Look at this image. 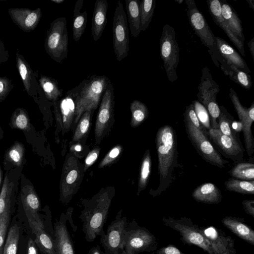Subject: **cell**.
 Returning a JSON list of instances; mask_svg holds the SVG:
<instances>
[{"label": "cell", "mask_w": 254, "mask_h": 254, "mask_svg": "<svg viewBox=\"0 0 254 254\" xmlns=\"http://www.w3.org/2000/svg\"><path fill=\"white\" fill-rule=\"evenodd\" d=\"M176 2L181 4L183 2V0H175Z\"/></svg>", "instance_id": "cell-61"}, {"label": "cell", "mask_w": 254, "mask_h": 254, "mask_svg": "<svg viewBox=\"0 0 254 254\" xmlns=\"http://www.w3.org/2000/svg\"><path fill=\"white\" fill-rule=\"evenodd\" d=\"M221 14L232 32L240 41L245 40L242 22L234 8L224 0H219Z\"/></svg>", "instance_id": "cell-26"}, {"label": "cell", "mask_w": 254, "mask_h": 254, "mask_svg": "<svg viewBox=\"0 0 254 254\" xmlns=\"http://www.w3.org/2000/svg\"><path fill=\"white\" fill-rule=\"evenodd\" d=\"M130 109L131 113V126L132 127L140 125L148 116L147 107L139 100H133L130 104Z\"/></svg>", "instance_id": "cell-39"}, {"label": "cell", "mask_w": 254, "mask_h": 254, "mask_svg": "<svg viewBox=\"0 0 254 254\" xmlns=\"http://www.w3.org/2000/svg\"><path fill=\"white\" fill-rule=\"evenodd\" d=\"M83 0H78L73 10L72 24V36L75 41H78L84 33L87 21V12L86 10L81 12L83 4Z\"/></svg>", "instance_id": "cell-34"}, {"label": "cell", "mask_w": 254, "mask_h": 254, "mask_svg": "<svg viewBox=\"0 0 254 254\" xmlns=\"http://www.w3.org/2000/svg\"><path fill=\"white\" fill-rule=\"evenodd\" d=\"M206 134L225 157L236 163L243 161L245 149L242 144L224 135L218 128H211Z\"/></svg>", "instance_id": "cell-15"}, {"label": "cell", "mask_w": 254, "mask_h": 254, "mask_svg": "<svg viewBox=\"0 0 254 254\" xmlns=\"http://www.w3.org/2000/svg\"><path fill=\"white\" fill-rule=\"evenodd\" d=\"M229 96L241 124L245 149L248 155L250 157L254 153V137L251 128L254 122V101L252 102L250 107H244L232 88L230 89Z\"/></svg>", "instance_id": "cell-14"}, {"label": "cell", "mask_w": 254, "mask_h": 254, "mask_svg": "<svg viewBox=\"0 0 254 254\" xmlns=\"http://www.w3.org/2000/svg\"><path fill=\"white\" fill-rule=\"evenodd\" d=\"M248 46L249 48L251 56L254 60V37H253L248 43Z\"/></svg>", "instance_id": "cell-55"}, {"label": "cell", "mask_w": 254, "mask_h": 254, "mask_svg": "<svg viewBox=\"0 0 254 254\" xmlns=\"http://www.w3.org/2000/svg\"><path fill=\"white\" fill-rule=\"evenodd\" d=\"M39 83L48 100L54 103L62 97L63 90L60 88L56 79L41 74Z\"/></svg>", "instance_id": "cell-35"}, {"label": "cell", "mask_w": 254, "mask_h": 254, "mask_svg": "<svg viewBox=\"0 0 254 254\" xmlns=\"http://www.w3.org/2000/svg\"><path fill=\"white\" fill-rule=\"evenodd\" d=\"M184 123L188 137L201 158L212 165L220 169L225 168L229 162L217 151L205 132L185 118Z\"/></svg>", "instance_id": "cell-6"}, {"label": "cell", "mask_w": 254, "mask_h": 254, "mask_svg": "<svg viewBox=\"0 0 254 254\" xmlns=\"http://www.w3.org/2000/svg\"><path fill=\"white\" fill-rule=\"evenodd\" d=\"M88 254H105L104 251L102 250L101 246L97 245L91 248Z\"/></svg>", "instance_id": "cell-54"}, {"label": "cell", "mask_w": 254, "mask_h": 254, "mask_svg": "<svg viewBox=\"0 0 254 254\" xmlns=\"http://www.w3.org/2000/svg\"><path fill=\"white\" fill-rule=\"evenodd\" d=\"M4 136V132L0 125V139H2Z\"/></svg>", "instance_id": "cell-59"}, {"label": "cell", "mask_w": 254, "mask_h": 254, "mask_svg": "<svg viewBox=\"0 0 254 254\" xmlns=\"http://www.w3.org/2000/svg\"><path fill=\"white\" fill-rule=\"evenodd\" d=\"M54 104L58 120L61 121L64 129H69L75 117V104L71 90H68L64 97Z\"/></svg>", "instance_id": "cell-19"}, {"label": "cell", "mask_w": 254, "mask_h": 254, "mask_svg": "<svg viewBox=\"0 0 254 254\" xmlns=\"http://www.w3.org/2000/svg\"><path fill=\"white\" fill-rule=\"evenodd\" d=\"M30 227L35 235V243L41 251L45 254H56L55 236L52 237L47 233L45 227L36 225Z\"/></svg>", "instance_id": "cell-33"}, {"label": "cell", "mask_w": 254, "mask_h": 254, "mask_svg": "<svg viewBox=\"0 0 254 254\" xmlns=\"http://www.w3.org/2000/svg\"><path fill=\"white\" fill-rule=\"evenodd\" d=\"M246 1L248 2L250 7L253 10H254V0H247Z\"/></svg>", "instance_id": "cell-57"}, {"label": "cell", "mask_w": 254, "mask_h": 254, "mask_svg": "<svg viewBox=\"0 0 254 254\" xmlns=\"http://www.w3.org/2000/svg\"><path fill=\"white\" fill-rule=\"evenodd\" d=\"M81 147L79 145H77L75 147V149L76 151H79L80 150Z\"/></svg>", "instance_id": "cell-60"}, {"label": "cell", "mask_w": 254, "mask_h": 254, "mask_svg": "<svg viewBox=\"0 0 254 254\" xmlns=\"http://www.w3.org/2000/svg\"><path fill=\"white\" fill-rule=\"evenodd\" d=\"M65 166L62 176L61 189V196L64 200L73 194V189L80 177V171L74 158H70Z\"/></svg>", "instance_id": "cell-21"}, {"label": "cell", "mask_w": 254, "mask_h": 254, "mask_svg": "<svg viewBox=\"0 0 254 254\" xmlns=\"http://www.w3.org/2000/svg\"><path fill=\"white\" fill-rule=\"evenodd\" d=\"M163 221L166 225L178 232L186 243L198 247L208 254H214L200 228L193 224L190 219L170 217L164 219Z\"/></svg>", "instance_id": "cell-11"}, {"label": "cell", "mask_w": 254, "mask_h": 254, "mask_svg": "<svg viewBox=\"0 0 254 254\" xmlns=\"http://www.w3.org/2000/svg\"><path fill=\"white\" fill-rule=\"evenodd\" d=\"M125 5L130 33L133 37H137L141 32L140 1L125 0Z\"/></svg>", "instance_id": "cell-32"}, {"label": "cell", "mask_w": 254, "mask_h": 254, "mask_svg": "<svg viewBox=\"0 0 254 254\" xmlns=\"http://www.w3.org/2000/svg\"><path fill=\"white\" fill-rule=\"evenodd\" d=\"M66 221V218L64 216L55 223L54 232L56 254H75Z\"/></svg>", "instance_id": "cell-20"}, {"label": "cell", "mask_w": 254, "mask_h": 254, "mask_svg": "<svg viewBox=\"0 0 254 254\" xmlns=\"http://www.w3.org/2000/svg\"><path fill=\"white\" fill-rule=\"evenodd\" d=\"M156 254H186L173 246H168L160 249Z\"/></svg>", "instance_id": "cell-50"}, {"label": "cell", "mask_w": 254, "mask_h": 254, "mask_svg": "<svg viewBox=\"0 0 254 254\" xmlns=\"http://www.w3.org/2000/svg\"><path fill=\"white\" fill-rule=\"evenodd\" d=\"M198 90V101L205 108L209 115L211 127L218 129L217 119L220 110L217 103L216 97L220 88L219 85L213 79L210 69L207 67H203L202 69V75Z\"/></svg>", "instance_id": "cell-8"}, {"label": "cell", "mask_w": 254, "mask_h": 254, "mask_svg": "<svg viewBox=\"0 0 254 254\" xmlns=\"http://www.w3.org/2000/svg\"><path fill=\"white\" fill-rule=\"evenodd\" d=\"M2 181H3L2 171L1 169V166L0 165V192L2 185Z\"/></svg>", "instance_id": "cell-56"}, {"label": "cell", "mask_w": 254, "mask_h": 254, "mask_svg": "<svg viewBox=\"0 0 254 254\" xmlns=\"http://www.w3.org/2000/svg\"><path fill=\"white\" fill-rule=\"evenodd\" d=\"M156 0L140 1L141 31H144L150 23L154 13Z\"/></svg>", "instance_id": "cell-40"}, {"label": "cell", "mask_w": 254, "mask_h": 254, "mask_svg": "<svg viewBox=\"0 0 254 254\" xmlns=\"http://www.w3.org/2000/svg\"><path fill=\"white\" fill-rule=\"evenodd\" d=\"M214 254H236L234 241L213 226L200 228Z\"/></svg>", "instance_id": "cell-17"}, {"label": "cell", "mask_w": 254, "mask_h": 254, "mask_svg": "<svg viewBox=\"0 0 254 254\" xmlns=\"http://www.w3.org/2000/svg\"><path fill=\"white\" fill-rule=\"evenodd\" d=\"M13 87L12 80L6 76H0V102L7 97Z\"/></svg>", "instance_id": "cell-46"}, {"label": "cell", "mask_w": 254, "mask_h": 254, "mask_svg": "<svg viewBox=\"0 0 254 254\" xmlns=\"http://www.w3.org/2000/svg\"><path fill=\"white\" fill-rule=\"evenodd\" d=\"M12 210L6 211L0 218V254H2L6 234Z\"/></svg>", "instance_id": "cell-45"}, {"label": "cell", "mask_w": 254, "mask_h": 254, "mask_svg": "<svg viewBox=\"0 0 254 254\" xmlns=\"http://www.w3.org/2000/svg\"><path fill=\"white\" fill-rule=\"evenodd\" d=\"M215 39L219 54L226 63L234 65L248 74L251 72L247 63L235 49L220 37L215 36Z\"/></svg>", "instance_id": "cell-24"}, {"label": "cell", "mask_w": 254, "mask_h": 254, "mask_svg": "<svg viewBox=\"0 0 254 254\" xmlns=\"http://www.w3.org/2000/svg\"><path fill=\"white\" fill-rule=\"evenodd\" d=\"M18 200L20 204L29 226L45 227L40 216V198L32 182L22 173L19 181Z\"/></svg>", "instance_id": "cell-9"}, {"label": "cell", "mask_w": 254, "mask_h": 254, "mask_svg": "<svg viewBox=\"0 0 254 254\" xmlns=\"http://www.w3.org/2000/svg\"><path fill=\"white\" fill-rule=\"evenodd\" d=\"M220 113L217 119L218 129L220 131L240 144L239 133L235 130L234 125L235 120L234 117L227 111L224 106H220Z\"/></svg>", "instance_id": "cell-31"}, {"label": "cell", "mask_w": 254, "mask_h": 254, "mask_svg": "<svg viewBox=\"0 0 254 254\" xmlns=\"http://www.w3.org/2000/svg\"><path fill=\"white\" fill-rule=\"evenodd\" d=\"M198 121L205 133L211 128L209 115L205 108L198 101L191 103Z\"/></svg>", "instance_id": "cell-43"}, {"label": "cell", "mask_w": 254, "mask_h": 254, "mask_svg": "<svg viewBox=\"0 0 254 254\" xmlns=\"http://www.w3.org/2000/svg\"><path fill=\"white\" fill-rule=\"evenodd\" d=\"M122 254V253H121V254Z\"/></svg>", "instance_id": "cell-62"}, {"label": "cell", "mask_w": 254, "mask_h": 254, "mask_svg": "<svg viewBox=\"0 0 254 254\" xmlns=\"http://www.w3.org/2000/svg\"><path fill=\"white\" fill-rule=\"evenodd\" d=\"M9 57L8 52L5 49L4 45L0 38V64L7 62Z\"/></svg>", "instance_id": "cell-52"}, {"label": "cell", "mask_w": 254, "mask_h": 254, "mask_svg": "<svg viewBox=\"0 0 254 254\" xmlns=\"http://www.w3.org/2000/svg\"><path fill=\"white\" fill-rule=\"evenodd\" d=\"M233 178L241 180L254 181V164L249 162H239L229 171Z\"/></svg>", "instance_id": "cell-37"}, {"label": "cell", "mask_w": 254, "mask_h": 254, "mask_svg": "<svg viewBox=\"0 0 254 254\" xmlns=\"http://www.w3.org/2000/svg\"><path fill=\"white\" fill-rule=\"evenodd\" d=\"M191 196L196 201L207 204H217L222 199L220 190L211 183H203L196 187Z\"/></svg>", "instance_id": "cell-28"}, {"label": "cell", "mask_w": 254, "mask_h": 254, "mask_svg": "<svg viewBox=\"0 0 254 254\" xmlns=\"http://www.w3.org/2000/svg\"><path fill=\"white\" fill-rule=\"evenodd\" d=\"M183 115L184 118L188 119L195 127L201 129L203 130V129L201 126L197 118L195 112L194 111L193 105L192 103L190 104L189 106L186 107Z\"/></svg>", "instance_id": "cell-48"}, {"label": "cell", "mask_w": 254, "mask_h": 254, "mask_svg": "<svg viewBox=\"0 0 254 254\" xmlns=\"http://www.w3.org/2000/svg\"><path fill=\"white\" fill-rule=\"evenodd\" d=\"M108 4L107 0H96L91 23V31L94 41L101 37L107 24Z\"/></svg>", "instance_id": "cell-25"}, {"label": "cell", "mask_w": 254, "mask_h": 254, "mask_svg": "<svg viewBox=\"0 0 254 254\" xmlns=\"http://www.w3.org/2000/svg\"><path fill=\"white\" fill-rule=\"evenodd\" d=\"M155 142L159 183L157 189L151 191L154 196L160 195L172 185L175 180V170L179 166L177 134L173 127L166 125L159 128Z\"/></svg>", "instance_id": "cell-1"}, {"label": "cell", "mask_w": 254, "mask_h": 254, "mask_svg": "<svg viewBox=\"0 0 254 254\" xmlns=\"http://www.w3.org/2000/svg\"><path fill=\"white\" fill-rule=\"evenodd\" d=\"M219 67L230 80L234 81L246 89H250L252 86L251 76L242 71L236 66L228 64L221 57L218 61Z\"/></svg>", "instance_id": "cell-29"}, {"label": "cell", "mask_w": 254, "mask_h": 254, "mask_svg": "<svg viewBox=\"0 0 254 254\" xmlns=\"http://www.w3.org/2000/svg\"><path fill=\"white\" fill-rule=\"evenodd\" d=\"M114 97V87L110 81L103 94L96 116L95 135L97 142L101 139L113 115Z\"/></svg>", "instance_id": "cell-16"}, {"label": "cell", "mask_w": 254, "mask_h": 254, "mask_svg": "<svg viewBox=\"0 0 254 254\" xmlns=\"http://www.w3.org/2000/svg\"><path fill=\"white\" fill-rule=\"evenodd\" d=\"M132 222L127 224L122 245L123 254H138L148 250L154 238L147 230Z\"/></svg>", "instance_id": "cell-13"}, {"label": "cell", "mask_w": 254, "mask_h": 254, "mask_svg": "<svg viewBox=\"0 0 254 254\" xmlns=\"http://www.w3.org/2000/svg\"><path fill=\"white\" fill-rule=\"evenodd\" d=\"M19 238V227L14 224L8 230L2 254H17Z\"/></svg>", "instance_id": "cell-42"}, {"label": "cell", "mask_w": 254, "mask_h": 254, "mask_svg": "<svg viewBox=\"0 0 254 254\" xmlns=\"http://www.w3.org/2000/svg\"><path fill=\"white\" fill-rule=\"evenodd\" d=\"M111 201L109 194L105 192L85 205L79 218L82 222V231L87 242H93L104 231L103 226L107 219Z\"/></svg>", "instance_id": "cell-3"}, {"label": "cell", "mask_w": 254, "mask_h": 254, "mask_svg": "<svg viewBox=\"0 0 254 254\" xmlns=\"http://www.w3.org/2000/svg\"><path fill=\"white\" fill-rule=\"evenodd\" d=\"M207 3L209 14L214 22L224 31L241 54L245 56L244 43L235 37L222 17L219 0H207Z\"/></svg>", "instance_id": "cell-22"}, {"label": "cell", "mask_w": 254, "mask_h": 254, "mask_svg": "<svg viewBox=\"0 0 254 254\" xmlns=\"http://www.w3.org/2000/svg\"><path fill=\"white\" fill-rule=\"evenodd\" d=\"M152 161L149 150H146L142 160L139 181L138 194L146 187L151 171Z\"/></svg>", "instance_id": "cell-41"}, {"label": "cell", "mask_w": 254, "mask_h": 254, "mask_svg": "<svg viewBox=\"0 0 254 254\" xmlns=\"http://www.w3.org/2000/svg\"><path fill=\"white\" fill-rule=\"evenodd\" d=\"M52 2H53L56 4H61L64 1V0H51Z\"/></svg>", "instance_id": "cell-58"}, {"label": "cell", "mask_w": 254, "mask_h": 254, "mask_svg": "<svg viewBox=\"0 0 254 254\" xmlns=\"http://www.w3.org/2000/svg\"><path fill=\"white\" fill-rule=\"evenodd\" d=\"M160 53L169 80L173 82L178 76L177 68L179 63V47L175 29L166 24L163 27L159 42Z\"/></svg>", "instance_id": "cell-7"}, {"label": "cell", "mask_w": 254, "mask_h": 254, "mask_svg": "<svg viewBox=\"0 0 254 254\" xmlns=\"http://www.w3.org/2000/svg\"><path fill=\"white\" fill-rule=\"evenodd\" d=\"M10 127L23 131H29L31 129V124L27 111L18 107L13 112L9 123Z\"/></svg>", "instance_id": "cell-36"}, {"label": "cell", "mask_w": 254, "mask_h": 254, "mask_svg": "<svg viewBox=\"0 0 254 254\" xmlns=\"http://www.w3.org/2000/svg\"><path fill=\"white\" fill-rule=\"evenodd\" d=\"M226 190L245 194H254V181H248L230 178L224 182Z\"/></svg>", "instance_id": "cell-38"}, {"label": "cell", "mask_w": 254, "mask_h": 254, "mask_svg": "<svg viewBox=\"0 0 254 254\" xmlns=\"http://www.w3.org/2000/svg\"><path fill=\"white\" fill-rule=\"evenodd\" d=\"M242 204L245 211L249 214L254 216V200H244L242 201Z\"/></svg>", "instance_id": "cell-51"}, {"label": "cell", "mask_w": 254, "mask_h": 254, "mask_svg": "<svg viewBox=\"0 0 254 254\" xmlns=\"http://www.w3.org/2000/svg\"><path fill=\"white\" fill-rule=\"evenodd\" d=\"M110 81L105 75H92L71 89L75 104V123L85 111L97 109Z\"/></svg>", "instance_id": "cell-2"}, {"label": "cell", "mask_w": 254, "mask_h": 254, "mask_svg": "<svg viewBox=\"0 0 254 254\" xmlns=\"http://www.w3.org/2000/svg\"><path fill=\"white\" fill-rule=\"evenodd\" d=\"M223 224L241 239L254 245V231L246 224L235 217L227 216L222 221Z\"/></svg>", "instance_id": "cell-30"}, {"label": "cell", "mask_w": 254, "mask_h": 254, "mask_svg": "<svg viewBox=\"0 0 254 254\" xmlns=\"http://www.w3.org/2000/svg\"><path fill=\"white\" fill-rule=\"evenodd\" d=\"M25 161L24 145L20 141H15L5 152L3 160V169L14 167L23 169Z\"/></svg>", "instance_id": "cell-27"}, {"label": "cell", "mask_w": 254, "mask_h": 254, "mask_svg": "<svg viewBox=\"0 0 254 254\" xmlns=\"http://www.w3.org/2000/svg\"><path fill=\"white\" fill-rule=\"evenodd\" d=\"M16 64L25 90L29 96L34 97L37 91L36 79L37 72L33 70L28 63L18 51L16 53Z\"/></svg>", "instance_id": "cell-23"}, {"label": "cell", "mask_w": 254, "mask_h": 254, "mask_svg": "<svg viewBox=\"0 0 254 254\" xmlns=\"http://www.w3.org/2000/svg\"><path fill=\"white\" fill-rule=\"evenodd\" d=\"M127 218L122 217V211L108 226L107 231L102 232L101 236V247L105 254L122 253V245L127 226Z\"/></svg>", "instance_id": "cell-12"}, {"label": "cell", "mask_w": 254, "mask_h": 254, "mask_svg": "<svg viewBox=\"0 0 254 254\" xmlns=\"http://www.w3.org/2000/svg\"><path fill=\"white\" fill-rule=\"evenodd\" d=\"M27 254H38L35 243L31 239H29L28 241Z\"/></svg>", "instance_id": "cell-53"}, {"label": "cell", "mask_w": 254, "mask_h": 254, "mask_svg": "<svg viewBox=\"0 0 254 254\" xmlns=\"http://www.w3.org/2000/svg\"><path fill=\"white\" fill-rule=\"evenodd\" d=\"M113 43L114 53L118 61L127 57L129 51V38L127 16L122 2L116 5L113 22Z\"/></svg>", "instance_id": "cell-10"}, {"label": "cell", "mask_w": 254, "mask_h": 254, "mask_svg": "<svg viewBox=\"0 0 254 254\" xmlns=\"http://www.w3.org/2000/svg\"><path fill=\"white\" fill-rule=\"evenodd\" d=\"M93 112L91 110H88L82 114L75 130L73 141H78L86 133L90 126L91 116Z\"/></svg>", "instance_id": "cell-44"}, {"label": "cell", "mask_w": 254, "mask_h": 254, "mask_svg": "<svg viewBox=\"0 0 254 254\" xmlns=\"http://www.w3.org/2000/svg\"><path fill=\"white\" fill-rule=\"evenodd\" d=\"M99 149L96 148L91 151L87 155L85 160V169L91 166L98 158L99 154Z\"/></svg>", "instance_id": "cell-49"}, {"label": "cell", "mask_w": 254, "mask_h": 254, "mask_svg": "<svg viewBox=\"0 0 254 254\" xmlns=\"http://www.w3.org/2000/svg\"><path fill=\"white\" fill-rule=\"evenodd\" d=\"M122 150V148L120 145H116L113 147L100 163L99 168H103L114 161L120 155Z\"/></svg>", "instance_id": "cell-47"}, {"label": "cell", "mask_w": 254, "mask_h": 254, "mask_svg": "<svg viewBox=\"0 0 254 254\" xmlns=\"http://www.w3.org/2000/svg\"><path fill=\"white\" fill-rule=\"evenodd\" d=\"M187 6V14L190 26L199 38L202 44L208 48V51L214 64L219 67V54L215 39L210 27L203 15L198 9L193 0H185Z\"/></svg>", "instance_id": "cell-4"}, {"label": "cell", "mask_w": 254, "mask_h": 254, "mask_svg": "<svg viewBox=\"0 0 254 254\" xmlns=\"http://www.w3.org/2000/svg\"><path fill=\"white\" fill-rule=\"evenodd\" d=\"M8 13L12 21L23 31L29 32L34 30L42 17L40 8H10Z\"/></svg>", "instance_id": "cell-18"}, {"label": "cell", "mask_w": 254, "mask_h": 254, "mask_svg": "<svg viewBox=\"0 0 254 254\" xmlns=\"http://www.w3.org/2000/svg\"><path fill=\"white\" fill-rule=\"evenodd\" d=\"M68 32L65 17L55 19L47 31L44 47L48 55L59 63L67 58L68 54Z\"/></svg>", "instance_id": "cell-5"}]
</instances>
